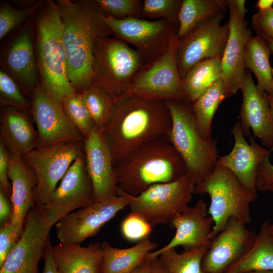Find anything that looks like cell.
Instances as JSON below:
<instances>
[{"label": "cell", "mask_w": 273, "mask_h": 273, "mask_svg": "<svg viewBox=\"0 0 273 273\" xmlns=\"http://www.w3.org/2000/svg\"><path fill=\"white\" fill-rule=\"evenodd\" d=\"M165 101L127 93L115 100L103 132L115 166L147 143L167 135L171 127Z\"/></svg>", "instance_id": "cell-1"}, {"label": "cell", "mask_w": 273, "mask_h": 273, "mask_svg": "<svg viewBox=\"0 0 273 273\" xmlns=\"http://www.w3.org/2000/svg\"><path fill=\"white\" fill-rule=\"evenodd\" d=\"M62 22L68 76L75 90L93 84L94 50L97 39L113 33L92 1L56 2Z\"/></svg>", "instance_id": "cell-2"}, {"label": "cell", "mask_w": 273, "mask_h": 273, "mask_svg": "<svg viewBox=\"0 0 273 273\" xmlns=\"http://www.w3.org/2000/svg\"><path fill=\"white\" fill-rule=\"evenodd\" d=\"M114 168L118 188L132 196L186 175L183 159L166 136L147 143Z\"/></svg>", "instance_id": "cell-3"}, {"label": "cell", "mask_w": 273, "mask_h": 273, "mask_svg": "<svg viewBox=\"0 0 273 273\" xmlns=\"http://www.w3.org/2000/svg\"><path fill=\"white\" fill-rule=\"evenodd\" d=\"M62 27L56 2L44 3L36 19L37 65L40 85L61 106L66 97L76 92L68 78Z\"/></svg>", "instance_id": "cell-4"}, {"label": "cell", "mask_w": 273, "mask_h": 273, "mask_svg": "<svg viewBox=\"0 0 273 273\" xmlns=\"http://www.w3.org/2000/svg\"><path fill=\"white\" fill-rule=\"evenodd\" d=\"M165 102L172 120L166 138L183 159L186 175L196 185L207 178L216 165L219 157L217 141L202 138L191 102L187 100Z\"/></svg>", "instance_id": "cell-5"}, {"label": "cell", "mask_w": 273, "mask_h": 273, "mask_svg": "<svg viewBox=\"0 0 273 273\" xmlns=\"http://www.w3.org/2000/svg\"><path fill=\"white\" fill-rule=\"evenodd\" d=\"M193 194L210 197L208 214L214 222L211 240L231 218L244 224L250 223V204L257 198V194L246 189L231 171L217 164L207 178L195 185Z\"/></svg>", "instance_id": "cell-6"}, {"label": "cell", "mask_w": 273, "mask_h": 273, "mask_svg": "<svg viewBox=\"0 0 273 273\" xmlns=\"http://www.w3.org/2000/svg\"><path fill=\"white\" fill-rule=\"evenodd\" d=\"M143 65L139 53L123 40L111 36L99 38L94 50L93 83L116 100L127 93Z\"/></svg>", "instance_id": "cell-7"}, {"label": "cell", "mask_w": 273, "mask_h": 273, "mask_svg": "<svg viewBox=\"0 0 273 273\" xmlns=\"http://www.w3.org/2000/svg\"><path fill=\"white\" fill-rule=\"evenodd\" d=\"M113 35L136 48L144 65L163 55L175 38L178 26L165 19L149 20L141 17L118 19L102 15Z\"/></svg>", "instance_id": "cell-8"}, {"label": "cell", "mask_w": 273, "mask_h": 273, "mask_svg": "<svg viewBox=\"0 0 273 273\" xmlns=\"http://www.w3.org/2000/svg\"><path fill=\"white\" fill-rule=\"evenodd\" d=\"M83 144L84 142H74L36 146L22 157L36 176L35 204L43 206L48 203L58 183L76 158L83 153Z\"/></svg>", "instance_id": "cell-9"}, {"label": "cell", "mask_w": 273, "mask_h": 273, "mask_svg": "<svg viewBox=\"0 0 273 273\" xmlns=\"http://www.w3.org/2000/svg\"><path fill=\"white\" fill-rule=\"evenodd\" d=\"M194 186V183L184 175L174 181L153 185L137 196L121 190L129 200L130 212L154 226L168 223L172 217L187 209Z\"/></svg>", "instance_id": "cell-10"}, {"label": "cell", "mask_w": 273, "mask_h": 273, "mask_svg": "<svg viewBox=\"0 0 273 273\" xmlns=\"http://www.w3.org/2000/svg\"><path fill=\"white\" fill-rule=\"evenodd\" d=\"M178 43L174 38L163 55L144 65L127 93L153 100H187L176 63Z\"/></svg>", "instance_id": "cell-11"}, {"label": "cell", "mask_w": 273, "mask_h": 273, "mask_svg": "<svg viewBox=\"0 0 273 273\" xmlns=\"http://www.w3.org/2000/svg\"><path fill=\"white\" fill-rule=\"evenodd\" d=\"M225 13L210 18L178 40L176 63L181 79L198 63L217 57L222 58L229 35V22L221 25Z\"/></svg>", "instance_id": "cell-12"}, {"label": "cell", "mask_w": 273, "mask_h": 273, "mask_svg": "<svg viewBox=\"0 0 273 273\" xmlns=\"http://www.w3.org/2000/svg\"><path fill=\"white\" fill-rule=\"evenodd\" d=\"M229 11V35L221 58V80L226 98L240 90L246 71L244 63L246 46L252 36L245 16L248 10L245 0H225Z\"/></svg>", "instance_id": "cell-13"}, {"label": "cell", "mask_w": 273, "mask_h": 273, "mask_svg": "<svg viewBox=\"0 0 273 273\" xmlns=\"http://www.w3.org/2000/svg\"><path fill=\"white\" fill-rule=\"evenodd\" d=\"M95 202L93 186L83 152L69 167L48 203L42 207L47 219L53 226L74 210Z\"/></svg>", "instance_id": "cell-14"}, {"label": "cell", "mask_w": 273, "mask_h": 273, "mask_svg": "<svg viewBox=\"0 0 273 273\" xmlns=\"http://www.w3.org/2000/svg\"><path fill=\"white\" fill-rule=\"evenodd\" d=\"M52 227L42 205L35 204L26 217L20 239L0 267V273H38Z\"/></svg>", "instance_id": "cell-15"}, {"label": "cell", "mask_w": 273, "mask_h": 273, "mask_svg": "<svg viewBox=\"0 0 273 273\" xmlns=\"http://www.w3.org/2000/svg\"><path fill=\"white\" fill-rule=\"evenodd\" d=\"M117 196L96 202L67 214L56 224L60 243L80 244L96 235L117 213L128 205L129 200L119 189Z\"/></svg>", "instance_id": "cell-16"}, {"label": "cell", "mask_w": 273, "mask_h": 273, "mask_svg": "<svg viewBox=\"0 0 273 273\" xmlns=\"http://www.w3.org/2000/svg\"><path fill=\"white\" fill-rule=\"evenodd\" d=\"M30 113L38 133L37 146L84 142L85 138L67 117L61 105L38 83L31 96Z\"/></svg>", "instance_id": "cell-17"}, {"label": "cell", "mask_w": 273, "mask_h": 273, "mask_svg": "<svg viewBox=\"0 0 273 273\" xmlns=\"http://www.w3.org/2000/svg\"><path fill=\"white\" fill-rule=\"evenodd\" d=\"M245 225L235 218H231L212 239L202 262L205 273H224L249 250L257 234Z\"/></svg>", "instance_id": "cell-18"}, {"label": "cell", "mask_w": 273, "mask_h": 273, "mask_svg": "<svg viewBox=\"0 0 273 273\" xmlns=\"http://www.w3.org/2000/svg\"><path fill=\"white\" fill-rule=\"evenodd\" d=\"M207 214L208 203L200 199L193 207L189 206L174 215L168 223L175 230L174 236L166 245L151 252L147 257L152 258L161 252L178 246L185 250L202 247L208 249L212 242L210 236L214 222Z\"/></svg>", "instance_id": "cell-19"}, {"label": "cell", "mask_w": 273, "mask_h": 273, "mask_svg": "<svg viewBox=\"0 0 273 273\" xmlns=\"http://www.w3.org/2000/svg\"><path fill=\"white\" fill-rule=\"evenodd\" d=\"M83 151L95 202L117 196L116 173L111 152L103 131L95 126L84 142Z\"/></svg>", "instance_id": "cell-20"}, {"label": "cell", "mask_w": 273, "mask_h": 273, "mask_svg": "<svg viewBox=\"0 0 273 273\" xmlns=\"http://www.w3.org/2000/svg\"><path fill=\"white\" fill-rule=\"evenodd\" d=\"M242 102L240 110V125L245 137L249 138L251 129L253 137L261 146L273 152V122L268 105V95H260L250 72H246L240 89Z\"/></svg>", "instance_id": "cell-21"}, {"label": "cell", "mask_w": 273, "mask_h": 273, "mask_svg": "<svg viewBox=\"0 0 273 273\" xmlns=\"http://www.w3.org/2000/svg\"><path fill=\"white\" fill-rule=\"evenodd\" d=\"M3 66L26 97H30L38 82L33 43L32 17L20 29L7 50Z\"/></svg>", "instance_id": "cell-22"}, {"label": "cell", "mask_w": 273, "mask_h": 273, "mask_svg": "<svg viewBox=\"0 0 273 273\" xmlns=\"http://www.w3.org/2000/svg\"><path fill=\"white\" fill-rule=\"evenodd\" d=\"M231 132L234 139L233 148L227 155L219 156L216 164L229 169L246 189L257 194L256 175L258 166L271 152L258 145L251 135L248 138L250 143H248L240 122L235 124Z\"/></svg>", "instance_id": "cell-23"}, {"label": "cell", "mask_w": 273, "mask_h": 273, "mask_svg": "<svg viewBox=\"0 0 273 273\" xmlns=\"http://www.w3.org/2000/svg\"><path fill=\"white\" fill-rule=\"evenodd\" d=\"M0 122V142L10 153L23 157L37 146V131L28 112L2 106Z\"/></svg>", "instance_id": "cell-24"}, {"label": "cell", "mask_w": 273, "mask_h": 273, "mask_svg": "<svg viewBox=\"0 0 273 273\" xmlns=\"http://www.w3.org/2000/svg\"><path fill=\"white\" fill-rule=\"evenodd\" d=\"M8 176L12 185L10 199L13 208L12 223L24 229L23 223L30 210L35 205L34 190L36 178L22 156L10 153Z\"/></svg>", "instance_id": "cell-25"}, {"label": "cell", "mask_w": 273, "mask_h": 273, "mask_svg": "<svg viewBox=\"0 0 273 273\" xmlns=\"http://www.w3.org/2000/svg\"><path fill=\"white\" fill-rule=\"evenodd\" d=\"M58 273H102L101 243L82 247L78 244L60 243L53 246Z\"/></svg>", "instance_id": "cell-26"}, {"label": "cell", "mask_w": 273, "mask_h": 273, "mask_svg": "<svg viewBox=\"0 0 273 273\" xmlns=\"http://www.w3.org/2000/svg\"><path fill=\"white\" fill-rule=\"evenodd\" d=\"M157 246V244L149 237L125 249L115 248L103 242L101 243L102 273H130Z\"/></svg>", "instance_id": "cell-27"}, {"label": "cell", "mask_w": 273, "mask_h": 273, "mask_svg": "<svg viewBox=\"0 0 273 273\" xmlns=\"http://www.w3.org/2000/svg\"><path fill=\"white\" fill-rule=\"evenodd\" d=\"M269 224L268 220L262 222L252 246L241 258L230 265L224 273L273 270V235L269 231Z\"/></svg>", "instance_id": "cell-28"}, {"label": "cell", "mask_w": 273, "mask_h": 273, "mask_svg": "<svg viewBox=\"0 0 273 273\" xmlns=\"http://www.w3.org/2000/svg\"><path fill=\"white\" fill-rule=\"evenodd\" d=\"M270 50L264 39L258 35L252 36L248 41L244 53L245 68L255 74L258 93L273 97L272 67L269 64Z\"/></svg>", "instance_id": "cell-29"}, {"label": "cell", "mask_w": 273, "mask_h": 273, "mask_svg": "<svg viewBox=\"0 0 273 273\" xmlns=\"http://www.w3.org/2000/svg\"><path fill=\"white\" fill-rule=\"evenodd\" d=\"M225 0H183L176 38L188 35L204 21L226 11Z\"/></svg>", "instance_id": "cell-30"}, {"label": "cell", "mask_w": 273, "mask_h": 273, "mask_svg": "<svg viewBox=\"0 0 273 273\" xmlns=\"http://www.w3.org/2000/svg\"><path fill=\"white\" fill-rule=\"evenodd\" d=\"M226 98L221 79H218L191 103L197 129L205 140L212 139L211 124L219 105Z\"/></svg>", "instance_id": "cell-31"}, {"label": "cell", "mask_w": 273, "mask_h": 273, "mask_svg": "<svg viewBox=\"0 0 273 273\" xmlns=\"http://www.w3.org/2000/svg\"><path fill=\"white\" fill-rule=\"evenodd\" d=\"M221 57L204 60L195 65L181 79L186 99L193 102L213 83L221 79Z\"/></svg>", "instance_id": "cell-32"}, {"label": "cell", "mask_w": 273, "mask_h": 273, "mask_svg": "<svg viewBox=\"0 0 273 273\" xmlns=\"http://www.w3.org/2000/svg\"><path fill=\"white\" fill-rule=\"evenodd\" d=\"M208 248L186 250L179 253L175 248L160 253L158 256L168 273H205L202 267L203 258Z\"/></svg>", "instance_id": "cell-33"}, {"label": "cell", "mask_w": 273, "mask_h": 273, "mask_svg": "<svg viewBox=\"0 0 273 273\" xmlns=\"http://www.w3.org/2000/svg\"><path fill=\"white\" fill-rule=\"evenodd\" d=\"M81 94L95 126L103 131L113 113L115 100L93 83Z\"/></svg>", "instance_id": "cell-34"}, {"label": "cell", "mask_w": 273, "mask_h": 273, "mask_svg": "<svg viewBox=\"0 0 273 273\" xmlns=\"http://www.w3.org/2000/svg\"><path fill=\"white\" fill-rule=\"evenodd\" d=\"M62 106L70 120L86 139L95 125L81 94L75 92L66 97Z\"/></svg>", "instance_id": "cell-35"}, {"label": "cell", "mask_w": 273, "mask_h": 273, "mask_svg": "<svg viewBox=\"0 0 273 273\" xmlns=\"http://www.w3.org/2000/svg\"><path fill=\"white\" fill-rule=\"evenodd\" d=\"M0 101L2 106H9L30 112L31 101L16 81L5 70H0Z\"/></svg>", "instance_id": "cell-36"}, {"label": "cell", "mask_w": 273, "mask_h": 273, "mask_svg": "<svg viewBox=\"0 0 273 273\" xmlns=\"http://www.w3.org/2000/svg\"><path fill=\"white\" fill-rule=\"evenodd\" d=\"M44 2H36L33 6L24 9H18L8 2L1 3L0 6V39L26 20L33 17Z\"/></svg>", "instance_id": "cell-37"}, {"label": "cell", "mask_w": 273, "mask_h": 273, "mask_svg": "<svg viewBox=\"0 0 273 273\" xmlns=\"http://www.w3.org/2000/svg\"><path fill=\"white\" fill-rule=\"evenodd\" d=\"M95 7L104 15L118 19L141 17L143 2L140 0H94Z\"/></svg>", "instance_id": "cell-38"}, {"label": "cell", "mask_w": 273, "mask_h": 273, "mask_svg": "<svg viewBox=\"0 0 273 273\" xmlns=\"http://www.w3.org/2000/svg\"><path fill=\"white\" fill-rule=\"evenodd\" d=\"M143 2L141 18L151 20L165 19L178 27V15L183 0H143Z\"/></svg>", "instance_id": "cell-39"}, {"label": "cell", "mask_w": 273, "mask_h": 273, "mask_svg": "<svg viewBox=\"0 0 273 273\" xmlns=\"http://www.w3.org/2000/svg\"><path fill=\"white\" fill-rule=\"evenodd\" d=\"M153 225L141 216L130 212L122 221L120 225L123 237L130 242H140L149 237Z\"/></svg>", "instance_id": "cell-40"}, {"label": "cell", "mask_w": 273, "mask_h": 273, "mask_svg": "<svg viewBox=\"0 0 273 273\" xmlns=\"http://www.w3.org/2000/svg\"><path fill=\"white\" fill-rule=\"evenodd\" d=\"M24 229L13 225L11 221L1 225L0 267L20 239Z\"/></svg>", "instance_id": "cell-41"}, {"label": "cell", "mask_w": 273, "mask_h": 273, "mask_svg": "<svg viewBox=\"0 0 273 273\" xmlns=\"http://www.w3.org/2000/svg\"><path fill=\"white\" fill-rule=\"evenodd\" d=\"M251 24L257 35L273 39V8L258 11L252 16Z\"/></svg>", "instance_id": "cell-42"}, {"label": "cell", "mask_w": 273, "mask_h": 273, "mask_svg": "<svg viewBox=\"0 0 273 273\" xmlns=\"http://www.w3.org/2000/svg\"><path fill=\"white\" fill-rule=\"evenodd\" d=\"M269 156L264 158L259 163L256 175V188L260 192L273 193V164Z\"/></svg>", "instance_id": "cell-43"}, {"label": "cell", "mask_w": 273, "mask_h": 273, "mask_svg": "<svg viewBox=\"0 0 273 273\" xmlns=\"http://www.w3.org/2000/svg\"><path fill=\"white\" fill-rule=\"evenodd\" d=\"M10 160V152L0 142V189L10 197L12 193V185L9 181L8 169Z\"/></svg>", "instance_id": "cell-44"}, {"label": "cell", "mask_w": 273, "mask_h": 273, "mask_svg": "<svg viewBox=\"0 0 273 273\" xmlns=\"http://www.w3.org/2000/svg\"><path fill=\"white\" fill-rule=\"evenodd\" d=\"M3 190L0 189V223L1 225L11 221L13 208L10 199Z\"/></svg>", "instance_id": "cell-45"}, {"label": "cell", "mask_w": 273, "mask_h": 273, "mask_svg": "<svg viewBox=\"0 0 273 273\" xmlns=\"http://www.w3.org/2000/svg\"><path fill=\"white\" fill-rule=\"evenodd\" d=\"M44 266L42 273H58L53 253V246L49 238L44 255Z\"/></svg>", "instance_id": "cell-46"}, {"label": "cell", "mask_w": 273, "mask_h": 273, "mask_svg": "<svg viewBox=\"0 0 273 273\" xmlns=\"http://www.w3.org/2000/svg\"><path fill=\"white\" fill-rule=\"evenodd\" d=\"M152 258H147L130 273H151V263Z\"/></svg>", "instance_id": "cell-47"}, {"label": "cell", "mask_w": 273, "mask_h": 273, "mask_svg": "<svg viewBox=\"0 0 273 273\" xmlns=\"http://www.w3.org/2000/svg\"><path fill=\"white\" fill-rule=\"evenodd\" d=\"M151 273H168L158 256L152 258Z\"/></svg>", "instance_id": "cell-48"}, {"label": "cell", "mask_w": 273, "mask_h": 273, "mask_svg": "<svg viewBox=\"0 0 273 273\" xmlns=\"http://www.w3.org/2000/svg\"><path fill=\"white\" fill-rule=\"evenodd\" d=\"M273 6V0H258L256 7L258 10H264L269 9Z\"/></svg>", "instance_id": "cell-49"}, {"label": "cell", "mask_w": 273, "mask_h": 273, "mask_svg": "<svg viewBox=\"0 0 273 273\" xmlns=\"http://www.w3.org/2000/svg\"><path fill=\"white\" fill-rule=\"evenodd\" d=\"M260 36L266 42L270 50L271 53L273 54V39L262 36Z\"/></svg>", "instance_id": "cell-50"}, {"label": "cell", "mask_w": 273, "mask_h": 273, "mask_svg": "<svg viewBox=\"0 0 273 273\" xmlns=\"http://www.w3.org/2000/svg\"><path fill=\"white\" fill-rule=\"evenodd\" d=\"M268 105L269 108V111L273 122V97H271L268 95Z\"/></svg>", "instance_id": "cell-51"}, {"label": "cell", "mask_w": 273, "mask_h": 273, "mask_svg": "<svg viewBox=\"0 0 273 273\" xmlns=\"http://www.w3.org/2000/svg\"><path fill=\"white\" fill-rule=\"evenodd\" d=\"M246 273H273V270L252 271Z\"/></svg>", "instance_id": "cell-52"}, {"label": "cell", "mask_w": 273, "mask_h": 273, "mask_svg": "<svg viewBox=\"0 0 273 273\" xmlns=\"http://www.w3.org/2000/svg\"><path fill=\"white\" fill-rule=\"evenodd\" d=\"M269 229L270 232L273 235V222L269 224Z\"/></svg>", "instance_id": "cell-53"}, {"label": "cell", "mask_w": 273, "mask_h": 273, "mask_svg": "<svg viewBox=\"0 0 273 273\" xmlns=\"http://www.w3.org/2000/svg\"><path fill=\"white\" fill-rule=\"evenodd\" d=\"M271 73H272V91H273V68H272Z\"/></svg>", "instance_id": "cell-54"}, {"label": "cell", "mask_w": 273, "mask_h": 273, "mask_svg": "<svg viewBox=\"0 0 273 273\" xmlns=\"http://www.w3.org/2000/svg\"><path fill=\"white\" fill-rule=\"evenodd\" d=\"M226 273H236V272H226Z\"/></svg>", "instance_id": "cell-55"}]
</instances>
